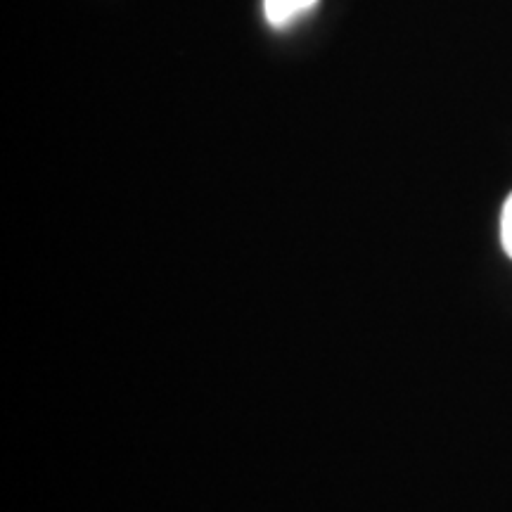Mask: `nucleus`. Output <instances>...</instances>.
Masks as SVG:
<instances>
[{"instance_id": "f257e3e1", "label": "nucleus", "mask_w": 512, "mask_h": 512, "mask_svg": "<svg viewBox=\"0 0 512 512\" xmlns=\"http://www.w3.org/2000/svg\"><path fill=\"white\" fill-rule=\"evenodd\" d=\"M316 3L318 0H266V19L273 27H287V24L294 22L302 12L311 10Z\"/></svg>"}, {"instance_id": "f03ea898", "label": "nucleus", "mask_w": 512, "mask_h": 512, "mask_svg": "<svg viewBox=\"0 0 512 512\" xmlns=\"http://www.w3.org/2000/svg\"><path fill=\"white\" fill-rule=\"evenodd\" d=\"M501 240H503V247L505 252L512 256V195L508 197V202H505L503 207V216H501Z\"/></svg>"}]
</instances>
